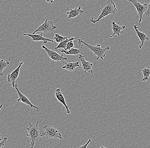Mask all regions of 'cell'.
I'll return each mask as SVG.
<instances>
[{"instance_id":"cell-1","label":"cell","mask_w":150,"mask_h":148,"mask_svg":"<svg viewBox=\"0 0 150 148\" xmlns=\"http://www.w3.org/2000/svg\"><path fill=\"white\" fill-rule=\"evenodd\" d=\"M29 127L27 128L28 133L26 136L30 137L31 140V148H33L34 147L35 144L38 140L40 139L42 135V131L39 129V122H36V124L34 125L31 124L30 122H28Z\"/></svg>"},{"instance_id":"cell-2","label":"cell","mask_w":150,"mask_h":148,"mask_svg":"<svg viewBox=\"0 0 150 148\" xmlns=\"http://www.w3.org/2000/svg\"><path fill=\"white\" fill-rule=\"evenodd\" d=\"M117 11V9L116 7V4L113 2V0H108L107 2V5L104 6L97 19L94 20L93 18L92 17L90 20V21L93 24H96L109 15L115 14Z\"/></svg>"},{"instance_id":"cell-3","label":"cell","mask_w":150,"mask_h":148,"mask_svg":"<svg viewBox=\"0 0 150 148\" xmlns=\"http://www.w3.org/2000/svg\"><path fill=\"white\" fill-rule=\"evenodd\" d=\"M78 43L79 45H81V44H84L85 46H86L91 50V51L93 53L94 55L97 57L96 59L97 60H98L99 59H101L102 60H103L104 58L105 57V52L110 50V47H103L100 44H97L96 46L91 45L87 44L80 38H78Z\"/></svg>"},{"instance_id":"cell-4","label":"cell","mask_w":150,"mask_h":148,"mask_svg":"<svg viewBox=\"0 0 150 148\" xmlns=\"http://www.w3.org/2000/svg\"><path fill=\"white\" fill-rule=\"evenodd\" d=\"M45 132L42 131L41 137H45L46 138H59L62 139V136L58 129L52 126L45 125L44 126Z\"/></svg>"},{"instance_id":"cell-5","label":"cell","mask_w":150,"mask_h":148,"mask_svg":"<svg viewBox=\"0 0 150 148\" xmlns=\"http://www.w3.org/2000/svg\"><path fill=\"white\" fill-rule=\"evenodd\" d=\"M56 29V27L53 24V21H48V17L46 19L44 23L40 25L33 34H35L37 32H42L46 34L53 31Z\"/></svg>"},{"instance_id":"cell-6","label":"cell","mask_w":150,"mask_h":148,"mask_svg":"<svg viewBox=\"0 0 150 148\" xmlns=\"http://www.w3.org/2000/svg\"><path fill=\"white\" fill-rule=\"evenodd\" d=\"M14 88L16 89V91L17 92L18 95V96L19 98L18 99H17L18 102H21V103H23L25 104L30 106L31 108H33L35 111H36V112H38L40 111L41 108H40V107L34 105L32 103L30 102V100L28 99V97L24 95V94H23L20 91L18 85L15 84Z\"/></svg>"},{"instance_id":"cell-7","label":"cell","mask_w":150,"mask_h":148,"mask_svg":"<svg viewBox=\"0 0 150 148\" xmlns=\"http://www.w3.org/2000/svg\"><path fill=\"white\" fill-rule=\"evenodd\" d=\"M127 1L131 3L135 7L136 10L139 15V23L140 24L142 21L143 14L145 13L148 10L149 5L147 3H145L143 4H142L137 0H127Z\"/></svg>"},{"instance_id":"cell-8","label":"cell","mask_w":150,"mask_h":148,"mask_svg":"<svg viewBox=\"0 0 150 148\" xmlns=\"http://www.w3.org/2000/svg\"><path fill=\"white\" fill-rule=\"evenodd\" d=\"M42 48L45 50L49 57L53 61L57 62H63L64 61H67L68 59V58L64 57L63 55L59 54L56 51L49 49L45 45H42Z\"/></svg>"},{"instance_id":"cell-9","label":"cell","mask_w":150,"mask_h":148,"mask_svg":"<svg viewBox=\"0 0 150 148\" xmlns=\"http://www.w3.org/2000/svg\"><path fill=\"white\" fill-rule=\"evenodd\" d=\"M78 59L79 61L81 62L82 67L83 68V70L81 72V74H86L87 73L93 74V71L92 70V67L93 64L86 61L85 59L84 56L82 55V54H80L79 56Z\"/></svg>"},{"instance_id":"cell-10","label":"cell","mask_w":150,"mask_h":148,"mask_svg":"<svg viewBox=\"0 0 150 148\" xmlns=\"http://www.w3.org/2000/svg\"><path fill=\"white\" fill-rule=\"evenodd\" d=\"M23 64V62L20 63L18 67H17L13 72H12V73H10L7 75V81L12 84V88H14V86H15V84H16L15 83H16V80L18 78L20 72L21 68V66Z\"/></svg>"},{"instance_id":"cell-11","label":"cell","mask_w":150,"mask_h":148,"mask_svg":"<svg viewBox=\"0 0 150 148\" xmlns=\"http://www.w3.org/2000/svg\"><path fill=\"white\" fill-rule=\"evenodd\" d=\"M23 36H29L31 37L32 40L34 42H39V41H43V42L45 44H47L48 42H53L54 40H52L50 38H46L44 37L42 34H35L24 33L23 34Z\"/></svg>"},{"instance_id":"cell-12","label":"cell","mask_w":150,"mask_h":148,"mask_svg":"<svg viewBox=\"0 0 150 148\" xmlns=\"http://www.w3.org/2000/svg\"><path fill=\"white\" fill-rule=\"evenodd\" d=\"M55 94L57 100L65 107L66 110V113L67 114H70V111L69 108V106H67L65 98L61 91V89L59 88V89H56L55 91Z\"/></svg>"},{"instance_id":"cell-13","label":"cell","mask_w":150,"mask_h":148,"mask_svg":"<svg viewBox=\"0 0 150 148\" xmlns=\"http://www.w3.org/2000/svg\"><path fill=\"white\" fill-rule=\"evenodd\" d=\"M125 28V26L124 25H121L119 23L117 24L115 21H112L111 29L112 30V35L110 36V38H112L115 35H117L118 37H120L121 34L122 33V31Z\"/></svg>"},{"instance_id":"cell-14","label":"cell","mask_w":150,"mask_h":148,"mask_svg":"<svg viewBox=\"0 0 150 148\" xmlns=\"http://www.w3.org/2000/svg\"><path fill=\"white\" fill-rule=\"evenodd\" d=\"M134 29L135 30L136 33L137 35L138 36L141 41V44L139 45V48L140 49H141L142 48L144 45V43L147 40H149L150 38L147 36V34L143 32H142L140 31L139 30L138 26L137 24H135L134 26Z\"/></svg>"},{"instance_id":"cell-15","label":"cell","mask_w":150,"mask_h":148,"mask_svg":"<svg viewBox=\"0 0 150 148\" xmlns=\"http://www.w3.org/2000/svg\"><path fill=\"white\" fill-rule=\"evenodd\" d=\"M84 11L81 10V6H79L78 8H75L74 9H71L70 11L66 13L67 15H68L67 18H74L78 16L79 15L81 14L84 13Z\"/></svg>"},{"instance_id":"cell-16","label":"cell","mask_w":150,"mask_h":148,"mask_svg":"<svg viewBox=\"0 0 150 148\" xmlns=\"http://www.w3.org/2000/svg\"><path fill=\"white\" fill-rule=\"evenodd\" d=\"M64 66L62 67V69H65L69 72H74L76 68L80 67L79 62V61H69L67 62H64Z\"/></svg>"},{"instance_id":"cell-17","label":"cell","mask_w":150,"mask_h":148,"mask_svg":"<svg viewBox=\"0 0 150 148\" xmlns=\"http://www.w3.org/2000/svg\"><path fill=\"white\" fill-rule=\"evenodd\" d=\"M60 52L62 53H65L66 55H74V56H79L80 54H83L82 51L79 49L73 47L71 48L70 50L68 51H64L63 49L60 50Z\"/></svg>"},{"instance_id":"cell-18","label":"cell","mask_w":150,"mask_h":148,"mask_svg":"<svg viewBox=\"0 0 150 148\" xmlns=\"http://www.w3.org/2000/svg\"><path fill=\"white\" fill-rule=\"evenodd\" d=\"M75 39V38L74 37H71V38H67L64 41L60 42L58 46H57L56 47H55V49L57 50L59 49L60 48H62L64 50H65L67 43L70 41H74Z\"/></svg>"},{"instance_id":"cell-19","label":"cell","mask_w":150,"mask_h":148,"mask_svg":"<svg viewBox=\"0 0 150 148\" xmlns=\"http://www.w3.org/2000/svg\"><path fill=\"white\" fill-rule=\"evenodd\" d=\"M139 71L142 72L144 78L142 79V81H145L147 80H150V69L149 67H145L143 69H140Z\"/></svg>"},{"instance_id":"cell-20","label":"cell","mask_w":150,"mask_h":148,"mask_svg":"<svg viewBox=\"0 0 150 148\" xmlns=\"http://www.w3.org/2000/svg\"><path fill=\"white\" fill-rule=\"evenodd\" d=\"M9 62L6 61L3 59H0V76H2L4 75V70L9 64Z\"/></svg>"},{"instance_id":"cell-21","label":"cell","mask_w":150,"mask_h":148,"mask_svg":"<svg viewBox=\"0 0 150 148\" xmlns=\"http://www.w3.org/2000/svg\"><path fill=\"white\" fill-rule=\"evenodd\" d=\"M67 38V37L62 36L59 34L56 33L55 34V37L54 38V41H55L56 42L60 43L64 41Z\"/></svg>"},{"instance_id":"cell-22","label":"cell","mask_w":150,"mask_h":148,"mask_svg":"<svg viewBox=\"0 0 150 148\" xmlns=\"http://www.w3.org/2000/svg\"><path fill=\"white\" fill-rule=\"evenodd\" d=\"M74 44L73 42V41H70L69 42L67 43L65 49L63 50L64 51H68V50H70L72 48L74 47Z\"/></svg>"},{"instance_id":"cell-23","label":"cell","mask_w":150,"mask_h":148,"mask_svg":"<svg viewBox=\"0 0 150 148\" xmlns=\"http://www.w3.org/2000/svg\"><path fill=\"white\" fill-rule=\"evenodd\" d=\"M7 139H8V138L7 137H4L3 139V140H1V141L0 142V148L3 147H4L6 144Z\"/></svg>"},{"instance_id":"cell-24","label":"cell","mask_w":150,"mask_h":148,"mask_svg":"<svg viewBox=\"0 0 150 148\" xmlns=\"http://www.w3.org/2000/svg\"><path fill=\"white\" fill-rule=\"evenodd\" d=\"M90 143H92L91 140V139H89V140L87 141V143H86V144H84V145H83V146H81L80 148H86L88 147V144Z\"/></svg>"},{"instance_id":"cell-25","label":"cell","mask_w":150,"mask_h":148,"mask_svg":"<svg viewBox=\"0 0 150 148\" xmlns=\"http://www.w3.org/2000/svg\"><path fill=\"white\" fill-rule=\"evenodd\" d=\"M148 5H149V6H148V10L145 14L147 16L149 17L150 16V3Z\"/></svg>"},{"instance_id":"cell-26","label":"cell","mask_w":150,"mask_h":148,"mask_svg":"<svg viewBox=\"0 0 150 148\" xmlns=\"http://www.w3.org/2000/svg\"><path fill=\"white\" fill-rule=\"evenodd\" d=\"M54 0H46L47 2L50 3L52 4L54 1Z\"/></svg>"},{"instance_id":"cell-27","label":"cell","mask_w":150,"mask_h":148,"mask_svg":"<svg viewBox=\"0 0 150 148\" xmlns=\"http://www.w3.org/2000/svg\"><path fill=\"white\" fill-rule=\"evenodd\" d=\"M3 106V104H1L0 105V111H1V109L2 108Z\"/></svg>"},{"instance_id":"cell-28","label":"cell","mask_w":150,"mask_h":148,"mask_svg":"<svg viewBox=\"0 0 150 148\" xmlns=\"http://www.w3.org/2000/svg\"><path fill=\"white\" fill-rule=\"evenodd\" d=\"M2 140V137H1V135L0 134V141H1Z\"/></svg>"}]
</instances>
